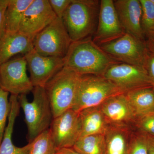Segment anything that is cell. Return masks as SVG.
Listing matches in <instances>:
<instances>
[{"instance_id":"7a4b0ae2","label":"cell","mask_w":154,"mask_h":154,"mask_svg":"<svg viewBox=\"0 0 154 154\" xmlns=\"http://www.w3.org/2000/svg\"><path fill=\"white\" fill-rule=\"evenodd\" d=\"M99 3L95 0H72L62 19L72 42L88 38L95 33Z\"/></svg>"},{"instance_id":"6da1fadb","label":"cell","mask_w":154,"mask_h":154,"mask_svg":"<svg viewBox=\"0 0 154 154\" xmlns=\"http://www.w3.org/2000/svg\"><path fill=\"white\" fill-rule=\"evenodd\" d=\"M64 60V67L79 74L102 76L110 66L119 63L95 43L91 36L72 42Z\"/></svg>"},{"instance_id":"ac0fdd59","label":"cell","mask_w":154,"mask_h":154,"mask_svg":"<svg viewBox=\"0 0 154 154\" xmlns=\"http://www.w3.org/2000/svg\"><path fill=\"white\" fill-rule=\"evenodd\" d=\"M9 101L10 110L8 124L5 130L2 140L0 144V154H28L30 143L19 147L14 145L12 141L14 124L20 110L18 96L11 95Z\"/></svg>"},{"instance_id":"7c38bea8","label":"cell","mask_w":154,"mask_h":154,"mask_svg":"<svg viewBox=\"0 0 154 154\" xmlns=\"http://www.w3.org/2000/svg\"><path fill=\"white\" fill-rule=\"evenodd\" d=\"M34 87L45 86L64 66L63 58L44 56L34 49L24 55Z\"/></svg>"},{"instance_id":"ba28073f","label":"cell","mask_w":154,"mask_h":154,"mask_svg":"<svg viewBox=\"0 0 154 154\" xmlns=\"http://www.w3.org/2000/svg\"><path fill=\"white\" fill-rule=\"evenodd\" d=\"M123 93L152 86L145 68L119 62L110 66L103 75Z\"/></svg>"},{"instance_id":"9a60e30c","label":"cell","mask_w":154,"mask_h":154,"mask_svg":"<svg viewBox=\"0 0 154 154\" xmlns=\"http://www.w3.org/2000/svg\"><path fill=\"white\" fill-rule=\"evenodd\" d=\"M122 27L126 33L144 41L145 35L141 24L142 9L139 0L113 1Z\"/></svg>"},{"instance_id":"603a6c76","label":"cell","mask_w":154,"mask_h":154,"mask_svg":"<svg viewBox=\"0 0 154 154\" xmlns=\"http://www.w3.org/2000/svg\"><path fill=\"white\" fill-rule=\"evenodd\" d=\"M28 154H55L57 149L49 129L38 135L30 142Z\"/></svg>"},{"instance_id":"e0dca14e","label":"cell","mask_w":154,"mask_h":154,"mask_svg":"<svg viewBox=\"0 0 154 154\" xmlns=\"http://www.w3.org/2000/svg\"><path fill=\"white\" fill-rule=\"evenodd\" d=\"M80 137L93 134L105 135L110 125L100 106L89 107L79 112Z\"/></svg>"},{"instance_id":"4dcf8cb0","label":"cell","mask_w":154,"mask_h":154,"mask_svg":"<svg viewBox=\"0 0 154 154\" xmlns=\"http://www.w3.org/2000/svg\"><path fill=\"white\" fill-rule=\"evenodd\" d=\"M146 141L148 154H154V137L146 134Z\"/></svg>"},{"instance_id":"2e32d148","label":"cell","mask_w":154,"mask_h":154,"mask_svg":"<svg viewBox=\"0 0 154 154\" xmlns=\"http://www.w3.org/2000/svg\"><path fill=\"white\" fill-rule=\"evenodd\" d=\"M33 49V38L18 31L5 33L0 38V65L14 56L26 54Z\"/></svg>"},{"instance_id":"ffe728a7","label":"cell","mask_w":154,"mask_h":154,"mask_svg":"<svg viewBox=\"0 0 154 154\" xmlns=\"http://www.w3.org/2000/svg\"><path fill=\"white\" fill-rule=\"evenodd\" d=\"M137 118L154 113V88H138L125 93Z\"/></svg>"},{"instance_id":"5bb4252c","label":"cell","mask_w":154,"mask_h":154,"mask_svg":"<svg viewBox=\"0 0 154 154\" xmlns=\"http://www.w3.org/2000/svg\"><path fill=\"white\" fill-rule=\"evenodd\" d=\"M100 107L110 126L133 128L137 116L125 93L111 96Z\"/></svg>"},{"instance_id":"d590c367","label":"cell","mask_w":154,"mask_h":154,"mask_svg":"<svg viewBox=\"0 0 154 154\" xmlns=\"http://www.w3.org/2000/svg\"></svg>"},{"instance_id":"52a82bcc","label":"cell","mask_w":154,"mask_h":154,"mask_svg":"<svg viewBox=\"0 0 154 154\" xmlns=\"http://www.w3.org/2000/svg\"><path fill=\"white\" fill-rule=\"evenodd\" d=\"M99 46L119 62L145 68L149 53L146 44L129 33Z\"/></svg>"},{"instance_id":"836d02e7","label":"cell","mask_w":154,"mask_h":154,"mask_svg":"<svg viewBox=\"0 0 154 154\" xmlns=\"http://www.w3.org/2000/svg\"><path fill=\"white\" fill-rule=\"evenodd\" d=\"M152 1L154 3V0H152Z\"/></svg>"},{"instance_id":"9c48e42d","label":"cell","mask_w":154,"mask_h":154,"mask_svg":"<svg viewBox=\"0 0 154 154\" xmlns=\"http://www.w3.org/2000/svg\"><path fill=\"white\" fill-rule=\"evenodd\" d=\"M27 67L24 56L0 65L1 88L17 96L32 91L34 87L27 74Z\"/></svg>"},{"instance_id":"d6986e66","label":"cell","mask_w":154,"mask_h":154,"mask_svg":"<svg viewBox=\"0 0 154 154\" xmlns=\"http://www.w3.org/2000/svg\"><path fill=\"white\" fill-rule=\"evenodd\" d=\"M132 128L109 127L105 134V154H128Z\"/></svg>"},{"instance_id":"30bf717a","label":"cell","mask_w":154,"mask_h":154,"mask_svg":"<svg viewBox=\"0 0 154 154\" xmlns=\"http://www.w3.org/2000/svg\"><path fill=\"white\" fill-rule=\"evenodd\" d=\"M126 33L122 27L113 0H102L97 28L93 40L99 45L117 39Z\"/></svg>"},{"instance_id":"4fadbf2b","label":"cell","mask_w":154,"mask_h":154,"mask_svg":"<svg viewBox=\"0 0 154 154\" xmlns=\"http://www.w3.org/2000/svg\"><path fill=\"white\" fill-rule=\"evenodd\" d=\"M57 17L48 0H33L25 11L19 31L33 39Z\"/></svg>"},{"instance_id":"5b68a950","label":"cell","mask_w":154,"mask_h":154,"mask_svg":"<svg viewBox=\"0 0 154 154\" xmlns=\"http://www.w3.org/2000/svg\"><path fill=\"white\" fill-rule=\"evenodd\" d=\"M123 92L112 82L102 75H81L72 109L77 112L100 106L111 96Z\"/></svg>"},{"instance_id":"8fae6325","label":"cell","mask_w":154,"mask_h":154,"mask_svg":"<svg viewBox=\"0 0 154 154\" xmlns=\"http://www.w3.org/2000/svg\"><path fill=\"white\" fill-rule=\"evenodd\" d=\"M49 129L57 150L72 147L80 138L79 112L66 110L53 119Z\"/></svg>"},{"instance_id":"8992f818","label":"cell","mask_w":154,"mask_h":154,"mask_svg":"<svg viewBox=\"0 0 154 154\" xmlns=\"http://www.w3.org/2000/svg\"><path fill=\"white\" fill-rule=\"evenodd\" d=\"M72 42L62 19L57 17L34 37L33 49L44 56L64 58Z\"/></svg>"},{"instance_id":"f546056e","label":"cell","mask_w":154,"mask_h":154,"mask_svg":"<svg viewBox=\"0 0 154 154\" xmlns=\"http://www.w3.org/2000/svg\"><path fill=\"white\" fill-rule=\"evenodd\" d=\"M145 68L151 81L153 87L154 88V54L149 53L146 61Z\"/></svg>"},{"instance_id":"f1b7e54d","label":"cell","mask_w":154,"mask_h":154,"mask_svg":"<svg viewBox=\"0 0 154 154\" xmlns=\"http://www.w3.org/2000/svg\"><path fill=\"white\" fill-rule=\"evenodd\" d=\"M10 0H0V38L4 35L5 29V14Z\"/></svg>"},{"instance_id":"d6a6232c","label":"cell","mask_w":154,"mask_h":154,"mask_svg":"<svg viewBox=\"0 0 154 154\" xmlns=\"http://www.w3.org/2000/svg\"><path fill=\"white\" fill-rule=\"evenodd\" d=\"M146 44L149 51L154 54V35L148 37V40Z\"/></svg>"},{"instance_id":"1f68e13d","label":"cell","mask_w":154,"mask_h":154,"mask_svg":"<svg viewBox=\"0 0 154 154\" xmlns=\"http://www.w3.org/2000/svg\"><path fill=\"white\" fill-rule=\"evenodd\" d=\"M55 154H81L72 147H65L59 149Z\"/></svg>"},{"instance_id":"7402d4cb","label":"cell","mask_w":154,"mask_h":154,"mask_svg":"<svg viewBox=\"0 0 154 154\" xmlns=\"http://www.w3.org/2000/svg\"><path fill=\"white\" fill-rule=\"evenodd\" d=\"M73 148L81 154H105V135L93 134L82 137Z\"/></svg>"},{"instance_id":"3957f363","label":"cell","mask_w":154,"mask_h":154,"mask_svg":"<svg viewBox=\"0 0 154 154\" xmlns=\"http://www.w3.org/2000/svg\"><path fill=\"white\" fill-rule=\"evenodd\" d=\"M33 100L28 101L27 94L18 96L20 107L25 116L28 128L29 142L33 141L42 132L49 129L53 116L50 104L43 87H34Z\"/></svg>"},{"instance_id":"44dd1931","label":"cell","mask_w":154,"mask_h":154,"mask_svg":"<svg viewBox=\"0 0 154 154\" xmlns=\"http://www.w3.org/2000/svg\"><path fill=\"white\" fill-rule=\"evenodd\" d=\"M33 0H10L5 14V33L19 31L25 11Z\"/></svg>"},{"instance_id":"d4e9b609","label":"cell","mask_w":154,"mask_h":154,"mask_svg":"<svg viewBox=\"0 0 154 154\" xmlns=\"http://www.w3.org/2000/svg\"><path fill=\"white\" fill-rule=\"evenodd\" d=\"M128 154H148L146 134L133 130L130 141Z\"/></svg>"},{"instance_id":"83f0119b","label":"cell","mask_w":154,"mask_h":154,"mask_svg":"<svg viewBox=\"0 0 154 154\" xmlns=\"http://www.w3.org/2000/svg\"><path fill=\"white\" fill-rule=\"evenodd\" d=\"M48 2L57 17L62 19L72 0H48Z\"/></svg>"},{"instance_id":"e575fe53","label":"cell","mask_w":154,"mask_h":154,"mask_svg":"<svg viewBox=\"0 0 154 154\" xmlns=\"http://www.w3.org/2000/svg\"><path fill=\"white\" fill-rule=\"evenodd\" d=\"M1 84H0V89H1Z\"/></svg>"},{"instance_id":"277c9868","label":"cell","mask_w":154,"mask_h":154,"mask_svg":"<svg viewBox=\"0 0 154 154\" xmlns=\"http://www.w3.org/2000/svg\"><path fill=\"white\" fill-rule=\"evenodd\" d=\"M81 76L64 66L45 86L53 119L73 108Z\"/></svg>"},{"instance_id":"cb8c5ba5","label":"cell","mask_w":154,"mask_h":154,"mask_svg":"<svg viewBox=\"0 0 154 154\" xmlns=\"http://www.w3.org/2000/svg\"><path fill=\"white\" fill-rule=\"evenodd\" d=\"M142 9L141 24L145 35H154V3L152 0H140Z\"/></svg>"},{"instance_id":"4316f807","label":"cell","mask_w":154,"mask_h":154,"mask_svg":"<svg viewBox=\"0 0 154 154\" xmlns=\"http://www.w3.org/2000/svg\"><path fill=\"white\" fill-rule=\"evenodd\" d=\"M133 128L137 131L154 137V113L137 117Z\"/></svg>"},{"instance_id":"484cf974","label":"cell","mask_w":154,"mask_h":154,"mask_svg":"<svg viewBox=\"0 0 154 154\" xmlns=\"http://www.w3.org/2000/svg\"><path fill=\"white\" fill-rule=\"evenodd\" d=\"M9 93L0 89V144L2 143L6 127L7 119L10 110V103L8 99Z\"/></svg>"}]
</instances>
